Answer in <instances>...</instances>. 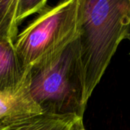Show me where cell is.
Segmentation results:
<instances>
[{"mask_svg": "<svg viewBox=\"0 0 130 130\" xmlns=\"http://www.w3.org/2000/svg\"><path fill=\"white\" fill-rule=\"evenodd\" d=\"M129 34V0H80L78 39L85 104Z\"/></svg>", "mask_w": 130, "mask_h": 130, "instance_id": "cell-1", "label": "cell"}, {"mask_svg": "<svg viewBox=\"0 0 130 130\" xmlns=\"http://www.w3.org/2000/svg\"><path fill=\"white\" fill-rule=\"evenodd\" d=\"M30 88L43 113L83 117L87 104L78 37L54 57L30 69Z\"/></svg>", "mask_w": 130, "mask_h": 130, "instance_id": "cell-2", "label": "cell"}, {"mask_svg": "<svg viewBox=\"0 0 130 130\" xmlns=\"http://www.w3.org/2000/svg\"><path fill=\"white\" fill-rule=\"evenodd\" d=\"M80 0H66L47 7L21 33L14 47L27 69L54 57L79 34Z\"/></svg>", "mask_w": 130, "mask_h": 130, "instance_id": "cell-3", "label": "cell"}, {"mask_svg": "<svg viewBox=\"0 0 130 130\" xmlns=\"http://www.w3.org/2000/svg\"><path fill=\"white\" fill-rule=\"evenodd\" d=\"M30 72L16 88L0 91V126L43 113L30 94Z\"/></svg>", "mask_w": 130, "mask_h": 130, "instance_id": "cell-4", "label": "cell"}, {"mask_svg": "<svg viewBox=\"0 0 130 130\" xmlns=\"http://www.w3.org/2000/svg\"><path fill=\"white\" fill-rule=\"evenodd\" d=\"M14 47V43L0 38V91L18 87L29 75Z\"/></svg>", "mask_w": 130, "mask_h": 130, "instance_id": "cell-5", "label": "cell"}, {"mask_svg": "<svg viewBox=\"0 0 130 130\" xmlns=\"http://www.w3.org/2000/svg\"><path fill=\"white\" fill-rule=\"evenodd\" d=\"M82 118L76 115L41 113L10 122L0 126V130H73Z\"/></svg>", "mask_w": 130, "mask_h": 130, "instance_id": "cell-6", "label": "cell"}, {"mask_svg": "<svg viewBox=\"0 0 130 130\" xmlns=\"http://www.w3.org/2000/svg\"><path fill=\"white\" fill-rule=\"evenodd\" d=\"M18 0L0 1V38L14 43L20 25L18 21Z\"/></svg>", "mask_w": 130, "mask_h": 130, "instance_id": "cell-7", "label": "cell"}, {"mask_svg": "<svg viewBox=\"0 0 130 130\" xmlns=\"http://www.w3.org/2000/svg\"><path fill=\"white\" fill-rule=\"evenodd\" d=\"M46 0H18V21L21 22L27 17L35 14L41 13L47 8Z\"/></svg>", "mask_w": 130, "mask_h": 130, "instance_id": "cell-8", "label": "cell"}, {"mask_svg": "<svg viewBox=\"0 0 130 130\" xmlns=\"http://www.w3.org/2000/svg\"><path fill=\"white\" fill-rule=\"evenodd\" d=\"M73 130H86L85 129V128L84 123H83V118L80 119V120L76 123V124H75V126H74Z\"/></svg>", "mask_w": 130, "mask_h": 130, "instance_id": "cell-9", "label": "cell"}, {"mask_svg": "<svg viewBox=\"0 0 130 130\" xmlns=\"http://www.w3.org/2000/svg\"><path fill=\"white\" fill-rule=\"evenodd\" d=\"M128 38H129V40H130V34H129V37H128ZM129 55H130V53H129Z\"/></svg>", "mask_w": 130, "mask_h": 130, "instance_id": "cell-10", "label": "cell"}, {"mask_svg": "<svg viewBox=\"0 0 130 130\" xmlns=\"http://www.w3.org/2000/svg\"><path fill=\"white\" fill-rule=\"evenodd\" d=\"M129 1H130V0H129Z\"/></svg>", "mask_w": 130, "mask_h": 130, "instance_id": "cell-11", "label": "cell"}]
</instances>
